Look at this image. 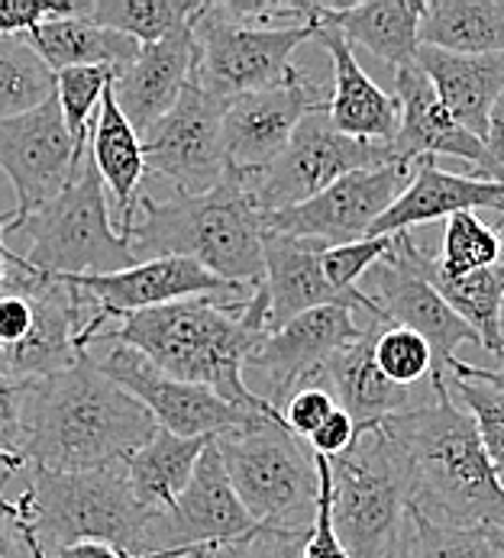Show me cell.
I'll return each mask as SVG.
<instances>
[{"mask_svg":"<svg viewBox=\"0 0 504 558\" xmlns=\"http://www.w3.org/2000/svg\"><path fill=\"white\" fill-rule=\"evenodd\" d=\"M449 372H453V378H466V381H479V385H492V388H499L504 391V368L502 372H492V368H479V365H469V362H453L449 365Z\"/></svg>","mask_w":504,"mask_h":558,"instance_id":"50","label":"cell"},{"mask_svg":"<svg viewBox=\"0 0 504 558\" xmlns=\"http://www.w3.org/2000/svg\"><path fill=\"white\" fill-rule=\"evenodd\" d=\"M331 462V513L349 558H405L415 487L401 449L375 426Z\"/></svg>","mask_w":504,"mask_h":558,"instance_id":"6","label":"cell"},{"mask_svg":"<svg viewBox=\"0 0 504 558\" xmlns=\"http://www.w3.org/2000/svg\"><path fill=\"white\" fill-rule=\"evenodd\" d=\"M311 526H255L252 533L207 549L201 558H304Z\"/></svg>","mask_w":504,"mask_h":558,"instance_id":"40","label":"cell"},{"mask_svg":"<svg viewBox=\"0 0 504 558\" xmlns=\"http://www.w3.org/2000/svg\"><path fill=\"white\" fill-rule=\"evenodd\" d=\"M87 153L97 165V174H100L104 187L113 197L117 233L130 242L133 223H136V210H140V201H143L140 187L146 181V159H143V136L130 126V120L117 107L113 84L100 97V107H97V117H94L91 136H87Z\"/></svg>","mask_w":504,"mask_h":558,"instance_id":"25","label":"cell"},{"mask_svg":"<svg viewBox=\"0 0 504 558\" xmlns=\"http://www.w3.org/2000/svg\"><path fill=\"white\" fill-rule=\"evenodd\" d=\"M382 165H395L388 159V146L343 136L331 123L324 107L301 120L288 149L262 174L247 178V187L262 214H278L317 197L321 191H327L331 184L352 171L382 168Z\"/></svg>","mask_w":504,"mask_h":558,"instance_id":"10","label":"cell"},{"mask_svg":"<svg viewBox=\"0 0 504 558\" xmlns=\"http://www.w3.org/2000/svg\"><path fill=\"white\" fill-rule=\"evenodd\" d=\"M201 556H204V553H201ZM201 556H194V558H201Z\"/></svg>","mask_w":504,"mask_h":558,"instance_id":"55","label":"cell"},{"mask_svg":"<svg viewBox=\"0 0 504 558\" xmlns=\"http://www.w3.org/2000/svg\"><path fill=\"white\" fill-rule=\"evenodd\" d=\"M191 33L197 46L194 84L217 100H233L291 78L298 72L291 59L301 43L317 36V20L262 26L237 16L230 3H204Z\"/></svg>","mask_w":504,"mask_h":558,"instance_id":"9","label":"cell"},{"mask_svg":"<svg viewBox=\"0 0 504 558\" xmlns=\"http://www.w3.org/2000/svg\"><path fill=\"white\" fill-rule=\"evenodd\" d=\"M433 395L382 423L401 449L415 507L446 526L504 530V481L479 439L476 420L456 407L446 381Z\"/></svg>","mask_w":504,"mask_h":558,"instance_id":"3","label":"cell"},{"mask_svg":"<svg viewBox=\"0 0 504 558\" xmlns=\"http://www.w3.org/2000/svg\"><path fill=\"white\" fill-rule=\"evenodd\" d=\"M395 97L401 107V126L395 143L388 146V159L395 165H415L446 156L469 161L476 168V178L504 184V171L492 161L485 143L449 117V110L440 104L433 84L420 72L418 62L395 69Z\"/></svg>","mask_w":504,"mask_h":558,"instance_id":"20","label":"cell"},{"mask_svg":"<svg viewBox=\"0 0 504 558\" xmlns=\"http://www.w3.org/2000/svg\"><path fill=\"white\" fill-rule=\"evenodd\" d=\"M201 10V0H87V16L97 26L123 33L140 46H153L191 29Z\"/></svg>","mask_w":504,"mask_h":558,"instance_id":"33","label":"cell"},{"mask_svg":"<svg viewBox=\"0 0 504 558\" xmlns=\"http://www.w3.org/2000/svg\"><path fill=\"white\" fill-rule=\"evenodd\" d=\"M252 530L255 523L233 490L217 446L211 442L175 507L156 520V553L217 549Z\"/></svg>","mask_w":504,"mask_h":558,"instance_id":"19","label":"cell"},{"mask_svg":"<svg viewBox=\"0 0 504 558\" xmlns=\"http://www.w3.org/2000/svg\"><path fill=\"white\" fill-rule=\"evenodd\" d=\"M423 0H369V3H314V20L331 23L349 46H362L388 65L418 62V29Z\"/></svg>","mask_w":504,"mask_h":558,"instance_id":"28","label":"cell"},{"mask_svg":"<svg viewBox=\"0 0 504 558\" xmlns=\"http://www.w3.org/2000/svg\"><path fill=\"white\" fill-rule=\"evenodd\" d=\"M23 39L39 52V59L56 75L69 72V69H113V72H120L140 56V43L123 36V33H113L107 26H97L87 16V3H84L82 13L39 23Z\"/></svg>","mask_w":504,"mask_h":558,"instance_id":"29","label":"cell"},{"mask_svg":"<svg viewBox=\"0 0 504 558\" xmlns=\"http://www.w3.org/2000/svg\"><path fill=\"white\" fill-rule=\"evenodd\" d=\"M197 69V46L194 33L184 29L171 39L140 46V56L117 72L113 97L130 126L146 136L168 110L181 100L184 87L194 81Z\"/></svg>","mask_w":504,"mask_h":558,"instance_id":"21","label":"cell"},{"mask_svg":"<svg viewBox=\"0 0 504 558\" xmlns=\"http://www.w3.org/2000/svg\"><path fill=\"white\" fill-rule=\"evenodd\" d=\"M3 281H7V262H0V291H3Z\"/></svg>","mask_w":504,"mask_h":558,"instance_id":"52","label":"cell"},{"mask_svg":"<svg viewBox=\"0 0 504 558\" xmlns=\"http://www.w3.org/2000/svg\"><path fill=\"white\" fill-rule=\"evenodd\" d=\"M411 181V165H382L339 178L317 197L265 214V233L311 240L334 248L346 242H359L385 217V210L401 197Z\"/></svg>","mask_w":504,"mask_h":558,"instance_id":"14","label":"cell"},{"mask_svg":"<svg viewBox=\"0 0 504 558\" xmlns=\"http://www.w3.org/2000/svg\"><path fill=\"white\" fill-rule=\"evenodd\" d=\"M117 72L113 69H69L56 75V100L62 107L65 126L72 133V140L84 146L91 136V117L100 107L104 90L113 84Z\"/></svg>","mask_w":504,"mask_h":558,"instance_id":"37","label":"cell"},{"mask_svg":"<svg viewBox=\"0 0 504 558\" xmlns=\"http://www.w3.org/2000/svg\"><path fill=\"white\" fill-rule=\"evenodd\" d=\"M356 436H359L356 423L349 420V413H343V410L336 407L334 413L324 420V426H321L308 442H311V452H314V456L336 459V456H343V452L356 442Z\"/></svg>","mask_w":504,"mask_h":558,"instance_id":"46","label":"cell"},{"mask_svg":"<svg viewBox=\"0 0 504 558\" xmlns=\"http://www.w3.org/2000/svg\"><path fill=\"white\" fill-rule=\"evenodd\" d=\"M87 0H0V36H26L46 20L82 13Z\"/></svg>","mask_w":504,"mask_h":558,"instance_id":"43","label":"cell"},{"mask_svg":"<svg viewBox=\"0 0 504 558\" xmlns=\"http://www.w3.org/2000/svg\"><path fill=\"white\" fill-rule=\"evenodd\" d=\"M84 149L87 143L79 146L72 140L56 97L23 117L0 120V171L16 191L13 220L29 217L62 194L79 171Z\"/></svg>","mask_w":504,"mask_h":558,"instance_id":"16","label":"cell"},{"mask_svg":"<svg viewBox=\"0 0 504 558\" xmlns=\"http://www.w3.org/2000/svg\"><path fill=\"white\" fill-rule=\"evenodd\" d=\"M324 107H327L324 94L301 72H295L285 84L227 100L224 153H227L230 171H237L243 178L262 174L288 149L301 120Z\"/></svg>","mask_w":504,"mask_h":558,"instance_id":"17","label":"cell"},{"mask_svg":"<svg viewBox=\"0 0 504 558\" xmlns=\"http://www.w3.org/2000/svg\"><path fill=\"white\" fill-rule=\"evenodd\" d=\"M97 365L113 385H120L130 398H136L149 410L159 429H168L181 439L220 436L230 429H243L265 416V413L217 398L211 388L171 378L123 342H113L97 359ZM268 420H278V416H268Z\"/></svg>","mask_w":504,"mask_h":558,"instance_id":"12","label":"cell"},{"mask_svg":"<svg viewBox=\"0 0 504 558\" xmlns=\"http://www.w3.org/2000/svg\"><path fill=\"white\" fill-rule=\"evenodd\" d=\"M314 465H317V504H314L304 558H349L336 536L334 513H331V462L324 456H314Z\"/></svg>","mask_w":504,"mask_h":558,"instance_id":"42","label":"cell"},{"mask_svg":"<svg viewBox=\"0 0 504 558\" xmlns=\"http://www.w3.org/2000/svg\"><path fill=\"white\" fill-rule=\"evenodd\" d=\"M265 336V294L259 288L252 298L240 301L188 298L166 307H153L127 317L110 332L113 342L136 349L171 378L211 388L217 398L237 407L285 420L281 410H275L268 398L250 391L243 381L252 349Z\"/></svg>","mask_w":504,"mask_h":558,"instance_id":"2","label":"cell"},{"mask_svg":"<svg viewBox=\"0 0 504 558\" xmlns=\"http://www.w3.org/2000/svg\"><path fill=\"white\" fill-rule=\"evenodd\" d=\"M204 553V549H201ZM197 553H159V556H143V558H191ZM52 558H140V556H127L113 546H104V543H75V546H65L59 549Z\"/></svg>","mask_w":504,"mask_h":558,"instance_id":"48","label":"cell"},{"mask_svg":"<svg viewBox=\"0 0 504 558\" xmlns=\"http://www.w3.org/2000/svg\"><path fill=\"white\" fill-rule=\"evenodd\" d=\"M23 400L26 381L10 378L0 372V469L3 472H26L23 462Z\"/></svg>","mask_w":504,"mask_h":558,"instance_id":"41","label":"cell"},{"mask_svg":"<svg viewBox=\"0 0 504 558\" xmlns=\"http://www.w3.org/2000/svg\"><path fill=\"white\" fill-rule=\"evenodd\" d=\"M385 323L372 319L359 342L343 349L324 372V388L331 391L343 413L356 423L359 433L382 426L388 416L411 407V391L392 385L375 362V339Z\"/></svg>","mask_w":504,"mask_h":558,"instance_id":"26","label":"cell"},{"mask_svg":"<svg viewBox=\"0 0 504 558\" xmlns=\"http://www.w3.org/2000/svg\"><path fill=\"white\" fill-rule=\"evenodd\" d=\"M10 220H13V210L10 214H0V262H7V268H16V265H29L23 255H16L10 245H7V227H10Z\"/></svg>","mask_w":504,"mask_h":558,"instance_id":"51","label":"cell"},{"mask_svg":"<svg viewBox=\"0 0 504 558\" xmlns=\"http://www.w3.org/2000/svg\"><path fill=\"white\" fill-rule=\"evenodd\" d=\"M7 233L26 240L23 258L43 275H117L140 265L130 242L117 233L110 220L107 187L87 149L65 191L29 217L10 220Z\"/></svg>","mask_w":504,"mask_h":558,"instance_id":"7","label":"cell"},{"mask_svg":"<svg viewBox=\"0 0 504 558\" xmlns=\"http://www.w3.org/2000/svg\"><path fill=\"white\" fill-rule=\"evenodd\" d=\"M262 242L265 214L237 171H227L207 194H175L171 201L143 194L130 233L136 262L188 258L240 288H259L265 278Z\"/></svg>","mask_w":504,"mask_h":558,"instance_id":"4","label":"cell"},{"mask_svg":"<svg viewBox=\"0 0 504 558\" xmlns=\"http://www.w3.org/2000/svg\"><path fill=\"white\" fill-rule=\"evenodd\" d=\"M7 481H10V472L0 475V558H49L39 546L29 520L20 513L16 500L7 497L3 490Z\"/></svg>","mask_w":504,"mask_h":558,"instance_id":"44","label":"cell"},{"mask_svg":"<svg viewBox=\"0 0 504 558\" xmlns=\"http://www.w3.org/2000/svg\"><path fill=\"white\" fill-rule=\"evenodd\" d=\"M336 407L339 403L324 385H308V388L295 391L291 400L285 403V423L298 439H311Z\"/></svg>","mask_w":504,"mask_h":558,"instance_id":"45","label":"cell"},{"mask_svg":"<svg viewBox=\"0 0 504 558\" xmlns=\"http://www.w3.org/2000/svg\"><path fill=\"white\" fill-rule=\"evenodd\" d=\"M482 143H485L492 161L504 171V90L502 97L495 100L492 113H489V126H485V140H482Z\"/></svg>","mask_w":504,"mask_h":558,"instance_id":"49","label":"cell"},{"mask_svg":"<svg viewBox=\"0 0 504 558\" xmlns=\"http://www.w3.org/2000/svg\"><path fill=\"white\" fill-rule=\"evenodd\" d=\"M56 97V72L23 36H0V120L23 117Z\"/></svg>","mask_w":504,"mask_h":558,"instance_id":"34","label":"cell"},{"mask_svg":"<svg viewBox=\"0 0 504 558\" xmlns=\"http://www.w3.org/2000/svg\"><path fill=\"white\" fill-rule=\"evenodd\" d=\"M375 362L392 385L408 388V391L423 375H433L430 345L420 339L418 332L401 329V326H388V323L382 326V332L375 339Z\"/></svg>","mask_w":504,"mask_h":558,"instance_id":"38","label":"cell"},{"mask_svg":"<svg viewBox=\"0 0 504 558\" xmlns=\"http://www.w3.org/2000/svg\"><path fill=\"white\" fill-rule=\"evenodd\" d=\"M440 268L446 275H472L502 262V236L495 227L482 223L476 214H456L446 220Z\"/></svg>","mask_w":504,"mask_h":558,"instance_id":"36","label":"cell"},{"mask_svg":"<svg viewBox=\"0 0 504 558\" xmlns=\"http://www.w3.org/2000/svg\"><path fill=\"white\" fill-rule=\"evenodd\" d=\"M418 65L433 84L440 104L449 110V117L472 136L485 140L489 113L504 90V52L456 56V52L420 46Z\"/></svg>","mask_w":504,"mask_h":558,"instance_id":"27","label":"cell"},{"mask_svg":"<svg viewBox=\"0 0 504 558\" xmlns=\"http://www.w3.org/2000/svg\"><path fill=\"white\" fill-rule=\"evenodd\" d=\"M420 46L456 56L504 52V0H433L418 29Z\"/></svg>","mask_w":504,"mask_h":558,"instance_id":"32","label":"cell"},{"mask_svg":"<svg viewBox=\"0 0 504 558\" xmlns=\"http://www.w3.org/2000/svg\"><path fill=\"white\" fill-rule=\"evenodd\" d=\"M13 500L49 558L75 543H104L140 558L159 556V513L136 500L123 465L75 475L29 469V487Z\"/></svg>","mask_w":504,"mask_h":558,"instance_id":"5","label":"cell"},{"mask_svg":"<svg viewBox=\"0 0 504 558\" xmlns=\"http://www.w3.org/2000/svg\"><path fill=\"white\" fill-rule=\"evenodd\" d=\"M0 349H3V342H0Z\"/></svg>","mask_w":504,"mask_h":558,"instance_id":"56","label":"cell"},{"mask_svg":"<svg viewBox=\"0 0 504 558\" xmlns=\"http://www.w3.org/2000/svg\"><path fill=\"white\" fill-rule=\"evenodd\" d=\"M479 207L504 214V184L476 174L443 171L433 159L411 165V181L401 197L385 210V217L369 230L365 240H382L395 233H411V227L449 220L456 214H476Z\"/></svg>","mask_w":504,"mask_h":558,"instance_id":"22","label":"cell"},{"mask_svg":"<svg viewBox=\"0 0 504 558\" xmlns=\"http://www.w3.org/2000/svg\"><path fill=\"white\" fill-rule=\"evenodd\" d=\"M82 294L87 326H84L82 349L91 352V345L100 339V329L110 319L133 317L153 307H166L175 301L188 298H220L227 291L243 294L247 288L230 284L207 268L188 262V258H153L140 262L117 275H84V278H65Z\"/></svg>","mask_w":504,"mask_h":558,"instance_id":"13","label":"cell"},{"mask_svg":"<svg viewBox=\"0 0 504 558\" xmlns=\"http://www.w3.org/2000/svg\"><path fill=\"white\" fill-rule=\"evenodd\" d=\"M314 39L331 52V65H334V97L327 100L331 123L349 140L392 146L398 136V126H401L398 97L385 94L365 75V69L356 62L352 46L343 39V33L336 26L317 23Z\"/></svg>","mask_w":504,"mask_h":558,"instance_id":"24","label":"cell"},{"mask_svg":"<svg viewBox=\"0 0 504 558\" xmlns=\"http://www.w3.org/2000/svg\"><path fill=\"white\" fill-rule=\"evenodd\" d=\"M214 446L255 526H311L317 465L285 420L262 416L214 436Z\"/></svg>","mask_w":504,"mask_h":558,"instance_id":"8","label":"cell"},{"mask_svg":"<svg viewBox=\"0 0 504 558\" xmlns=\"http://www.w3.org/2000/svg\"><path fill=\"white\" fill-rule=\"evenodd\" d=\"M153 433L149 410L100 372L94 352L65 372L26 381L20 446L26 472L75 475L123 465Z\"/></svg>","mask_w":504,"mask_h":558,"instance_id":"1","label":"cell"},{"mask_svg":"<svg viewBox=\"0 0 504 558\" xmlns=\"http://www.w3.org/2000/svg\"><path fill=\"white\" fill-rule=\"evenodd\" d=\"M495 536H499V543H502V546H504V530H502V533H495Z\"/></svg>","mask_w":504,"mask_h":558,"instance_id":"53","label":"cell"},{"mask_svg":"<svg viewBox=\"0 0 504 558\" xmlns=\"http://www.w3.org/2000/svg\"><path fill=\"white\" fill-rule=\"evenodd\" d=\"M502 362H504V349H502Z\"/></svg>","mask_w":504,"mask_h":558,"instance_id":"54","label":"cell"},{"mask_svg":"<svg viewBox=\"0 0 504 558\" xmlns=\"http://www.w3.org/2000/svg\"><path fill=\"white\" fill-rule=\"evenodd\" d=\"M453 388L466 403V413L476 420L485 456L492 459L495 472L504 475V391L492 388V385L466 381V378H456Z\"/></svg>","mask_w":504,"mask_h":558,"instance_id":"39","label":"cell"},{"mask_svg":"<svg viewBox=\"0 0 504 558\" xmlns=\"http://www.w3.org/2000/svg\"><path fill=\"white\" fill-rule=\"evenodd\" d=\"M265 278L259 291L265 294V319L268 332L281 329L295 317L317 311V307H349L356 311L359 301L336 294L324 275V252L327 245L311 240H291L278 233H265Z\"/></svg>","mask_w":504,"mask_h":558,"instance_id":"23","label":"cell"},{"mask_svg":"<svg viewBox=\"0 0 504 558\" xmlns=\"http://www.w3.org/2000/svg\"><path fill=\"white\" fill-rule=\"evenodd\" d=\"M33 329V304L23 294H0V342L3 349L23 342Z\"/></svg>","mask_w":504,"mask_h":558,"instance_id":"47","label":"cell"},{"mask_svg":"<svg viewBox=\"0 0 504 558\" xmlns=\"http://www.w3.org/2000/svg\"><path fill=\"white\" fill-rule=\"evenodd\" d=\"M418 268L420 275L430 281V288L449 304V311L463 319L476 336H479V345L489 349L492 355L502 359L504 349V326H502V311H504V262L492 265V268H482V271H472V275H446L440 268V262L433 255H427L418 245Z\"/></svg>","mask_w":504,"mask_h":558,"instance_id":"30","label":"cell"},{"mask_svg":"<svg viewBox=\"0 0 504 558\" xmlns=\"http://www.w3.org/2000/svg\"><path fill=\"white\" fill-rule=\"evenodd\" d=\"M415 255H418L415 236L395 233L392 252L365 275V281L372 284V291H365V294L375 301L382 323L411 329L430 345V352H433L430 385H440V381H446V372L456 362V349L463 342L479 345V336L430 288V281L420 275Z\"/></svg>","mask_w":504,"mask_h":558,"instance_id":"11","label":"cell"},{"mask_svg":"<svg viewBox=\"0 0 504 558\" xmlns=\"http://www.w3.org/2000/svg\"><path fill=\"white\" fill-rule=\"evenodd\" d=\"M211 442H214V436L181 439V436L156 426V433L123 462L136 500L153 513L171 510Z\"/></svg>","mask_w":504,"mask_h":558,"instance_id":"31","label":"cell"},{"mask_svg":"<svg viewBox=\"0 0 504 558\" xmlns=\"http://www.w3.org/2000/svg\"><path fill=\"white\" fill-rule=\"evenodd\" d=\"M405 558H504V546L495 530L446 526L411 507V539Z\"/></svg>","mask_w":504,"mask_h":558,"instance_id":"35","label":"cell"},{"mask_svg":"<svg viewBox=\"0 0 504 558\" xmlns=\"http://www.w3.org/2000/svg\"><path fill=\"white\" fill-rule=\"evenodd\" d=\"M224 107L194 81L181 100L143 136L146 171L168 178L178 194H207L230 171L224 153Z\"/></svg>","mask_w":504,"mask_h":558,"instance_id":"15","label":"cell"},{"mask_svg":"<svg viewBox=\"0 0 504 558\" xmlns=\"http://www.w3.org/2000/svg\"><path fill=\"white\" fill-rule=\"evenodd\" d=\"M365 329L356 326L349 307H317L308 311L281 329L268 332L255 349L250 362L252 368L268 375V403L285 413V400L308 385H324V372L343 349L362 339Z\"/></svg>","mask_w":504,"mask_h":558,"instance_id":"18","label":"cell"}]
</instances>
